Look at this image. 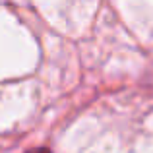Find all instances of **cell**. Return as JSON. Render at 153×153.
<instances>
[{
    "label": "cell",
    "instance_id": "cell-1",
    "mask_svg": "<svg viewBox=\"0 0 153 153\" xmlns=\"http://www.w3.org/2000/svg\"><path fill=\"white\" fill-rule=\"evenodd\" d=\"M27 153H51L49 149H43V147H39V149H31V151H27Z\"/></svg>",
    "mask_w": 153,
    "mask_h": 153
}]
</instances>
